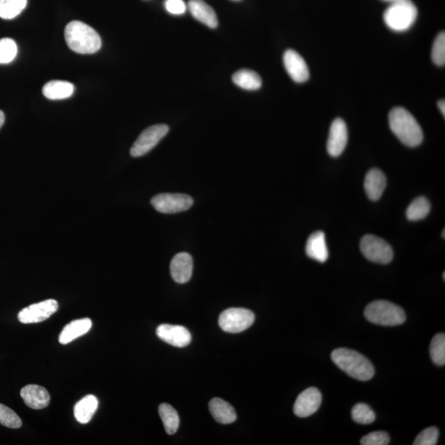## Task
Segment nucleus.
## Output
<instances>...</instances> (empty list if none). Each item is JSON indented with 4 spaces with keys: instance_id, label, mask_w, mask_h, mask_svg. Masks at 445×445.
<instances>
[{
    "instance_id": "nucleus-1",
    "label": "nucleus",
    "mask_w": 445,
    "mask_h": 445,
    "mask_svg": "<svg viewBox=\"0 0 445 445\" xmlns=\"http://www.w3.org/2000/svg\"><path fill=\"white\" fill-rule=\"evenodd\" d=\"M389 127L403 144L417 147L423 141V131L413 114L403 107H395L389 116Z\"/></svg>"
},
{
    "instance_id": "nucleus-2",
    "label": "nucleus",
    "mask_w": 445,
    "mask_h": 445,
    "mask_svg": "<svg viewBox=\"0 0 445 445\" xmlns=\"http://www.w3.org/2000/svg\"><path fill=\"white\" fill-rule=\"evenodd\" d=\"M66 43L73 52L83 55H89L102 47L101 37L98 33L80 21H72L65 30Z\"/></svg>"
},
{
    "instance_id": "nucleus-3",
    "label": "nucleus",
    "mask_w": 445,
    "mask_h": 445,
    "mask_svg": "<svg viewBox=\"0 0 445 445\" xmlns=\"http://www.w3.org/2000/svg\"><path fill=\"white\" fill-rule=\"evenodd\" d=\"M332 360L343 371L357 380H371L376 373L373 365L367 358L351 349H336L332 353Z\"/></svg>"
},
{
    "instance_id": "nucleus-4",
    "label": "nucleus",
    "mask_w": 445,
    "mask_h": 445,
    "mask_svg": "<svg viewBox=\"0 0 445 445\" xmlns=\"http://www.w3.org/2000/svg\"><path fill=\"white\" fill-rule=\"evenodd\" d=\"M417 8L411 0H398L390 3L384 12V23L391 30H409L417 19Z\"/></svg>"
},
{
    "instance_id": "nucleus-5",
    "label": "nucleus",
    "mask_w": 445,
    "mask_h": 445,
    "mask_svg": "<svg viewBox=\"0 0 445 445\" xmlns=\"http://www.w3.org/2000/svg\"><path fill=\"white\" fill-rule=\"evenodd\" d=\"M365 318L377 325L393 327L406 321L404 310L393 303L377 301L370 303L365 310Z\"/></svg>"
},
{
    "instance_id": "nucleus-6",
    "label": "nucleus",
    "mask_w": 445,
    "mask_h": 445,
    "mask_svg": "<svg viewBox=\"0 0 445 445\" xmlns=\"http://www.w3.org/2000/svg\"><path fill=\"white\" fill-rule=\"evenodd\" d=\"M360 250L366 259L378 264H389L393 259V250L390 244L380 237L367 235L360 241Z\"/></svg>"
},
{
    "instance_id": "nucleus-7",
    "label": "nucleus",
    "mask_w": 445,
    "mask_h": 445,
    "mask_svg": "<svg viewBox=\"0 0 445 445\" xmlns=\"http://www.w3.org/2000/svg\"><path fill=\"white\" fill-rule=\"evenodd\" d=\"M255 321L252 311L241 307H231L224 310L219 318V325L224 332L239 334L250 327Z\"/></svg>"
},
{
    "instance_id": "nucleus-8",
    "label": "nucleus",
    "mask_w": 445,
    "mask_h": 445,
    "mask_svg": "<svg viewBox=\"0 0 445 445\" xmlns=\"http://www.w3.org/2000/svg\"><path fill=\"white\" fill-rule=\"evenodd\" d=\"M169 131L167 124H155L141 133L131 149V155L138 158L146 155L151 151L158 144L164 139Z\"/></svg>"
},
{
    "instance_id": "nucleus-9",
    "label": "nucleus",
    "mask_w": 445,
    "mask_h": 445,
    "mask_svg": "<svg viewBox=\"0 0 445 445\" xmlns=\"http://www.w3.org/2000/svg\"><path fill=\"white\" fill-rule=\"evenodd\" d=\"M193 199L185 194L163 193L155 195L151 204L157 211L163 214H175L189 210L193 205Z\"/></svg>"
},
{
    "instance_id": "nucleus-10",
    "label": "nucleus",
    "mask_w": 445,
    "mask_h": 445,
    "mask_svg": "<svg viewBox=\"0 0 445 445\" xmlns=\"http://www.w3.org/2000/svg\"><path fill=\"white\" fill-rule=\"evenodd\" d=\"M58 307L59 306L55 299H47L43 302L33 303L19 312V321L24 324L45 321L52 315L56 313Z\"/></svg>"
},
{
    "instance_id": "nucleus-11",
    "label": "nucleus",
    "mask_w": 445,
    "mask_h": 445,
    "mask_svg": "<svg viewBox=\"0 0 445 445\" xmlns=\"http://www.w3.org/2000/svg\"><path fill=\"white\" fill-rule=\"evenodd\" d=\"M322 394L316 388H309L299 395L294 406V413L299 417H307L314 414L321 406Z\"/></svg>"
},
{
    "instance_id": "nucleus-12",
    "label": "nucleus",
    "mask_w": 445,
    "mask_h": 445,
    "mask_svg": "<svg viewBox=\"0 0 445 445\" xmlns=\"http://www.w3.org/2000/svg\"><path fill=\"white\" fill-rule=\"evenodd\" d=\"M348 142V130L343 119L336 118L332 123L327 149L332 157H338L344 152Z\"/></svg>"
},
{
    "instance_id": "nucleus-13",
    "label": "nucleus",
    "mask_w": 445,
    "mask_h": 445,
    "mask_svg": "<svg viewBox=\"0 0 445 445\" xmlns=\"http://www.w3.org/2000/svg\"><path fill=\"white\" fill-rule=\"evenodd\" d=\"M156 334L164 343L176 347H185L191 343L190 332L185 327L162 324L158 327Z\"/></svg>"
},
{
    "instance_id": "nucleus-14",
    "label": "nucleus",
    "mask_w": 445,
    "mask_h": 445,
    "mask_svg": "<svg viewBox=\"0 0 445 445\" xmlns=\"http://www.w3.org/2000/svg\"><path fill=\"white\" fill-rule=\"evenodd\" d=\"M284 65L287 73L294 82L305 83L310 78V69L303 58L294 50L284 54Z\"/></svg>"
},
{
    "instance_id": "nucleus-15",
    "label": "nucleus",
    "mask_w": 445,
    "mask_h": 445,
    "mask_svg": "<svg viewBox=\"0 0 445 445\" xmlns=\"http://www.w3.org/2000/svg\"><path fill=\"white\" fill-rule=\"evenodd\" d=\"M193 272V257L188 253L180 252L173 257L170 265V272L178 284L188 282Z\"/></svg>"
},
{
    "instance_id": "nucleus-16",
    "label": "nucleus",
    "mask_w": 445,
    "mask_h": 445,
    "mask_svg": "<svg viewBox=\"0 0 445 445\" xmlns=\"http://www.w3.org/2000/svg\"><path fill=\"white\" fill-rule=\"evenodd\" d=\"M21 397L23 399L26 405L32 409H43L49 405L51 397L47 390L43 387L29 384L21 389Z\"/></svg>"
},
{
    "instance_id": "nucleus-17",
    "label": "nucleus",
    "mask_w": 445,
    "mask_h": 445,
    "mask_svg": "<svg viewBox=\"0 0 445 445\" xmlns=\"http://www.w3.org/2000/svg\"><path fill=\"white\" fill-rule=\"evenodd\" d=\"M365 190L371 201L380 199L386 188L385 174L378 169H370L365 179Z\"/></svg>"
},
{
    "instance_id": "nucleus-18",
    "label": "nucleus",
    "mask_w": 445,
    "mask_h": 445,
    "mask_svg": "<svg viewBox=\"0 0 445 445\" xmlns=\"http://www.w3.org/2000/svg\"><path fill=\"white\" fill-rule=\"evenodd\" d=\"M306 253L310 259L321 263H325L329 257V252L323 232H315L310 236L306 243Z\"/></svg>"
},
{
    "instance_id": "nucleus-19",
    "label": "nucleus",
    "mask_w": 445,
    "mask_h": 445,
    "mask_svg": "<svg viewBox=\"0 0 445 445\" xmlns=\"http://www.w3.org/2000/svg\"><path fill=\"white\" fill-rule=\"evenodd\" d=\"M188 8L194 18L210 28L218 27V19L215 10L203 0H191Z\"/></svg>"
},
{
    "instance_id": "nucleus-20",
    "label": "nucleus",
    "mask_w": 445,
    "mask_h": 445,
    "mask_svg": "<svg viewBox=\"0 0 445 445\" xmlns=\"http://www.w3.org/2000/svg\"><path fill=\"white\" fill-rule=\"evenodd\" d=\"M209 409L212 417L216 422L228 425L235 422L237 420L236 411L230 403L221 398H215L209 403Z\"/></svg>"
},
{
    "instance_id": "nucleus-21",
    "label": "nucleus",
    "mask_w": 445,
    "mask_h": 445,
    "mask_svg": "<svg viewBox=\"0 0 445 445\" xmlns=\"http://www.w3.org/2000/svg\"><path fill=\"white\" fill-rule=\"evenodd\" d=\"M91 325V319L86 318L83 319L74 320L69 323L62 330L59 336V342L62 345L69 344L73 342L80 336L88 334Z\"/></svg>"
},
{
    "instance_id": "nucleus-22",
    "label": "nucleus",
    "mask_w": 445,
    "mask_h": 445,
    "mask_svg": "<svg viewBox=\"0 0 445 445\" xmlns=\"http://www.w3.org/2000/svg\"><path fill=\"white\" fill-rule=\"evenodd\" d=\"M98 400L94 395H87L74 406V417L80 424L89 423L98 410Z\"/></svg>"
},
{
    "instance_id": "nucleus-23",
    "label": "nucleus",
    "mask_w": 445,
    "mask_h": 445,
    "mask_svg": "<svg viewBox=\"0 0 445 445\" xmlns=\"http://www.w3.org/2000/svg\"><path fill=\"white\" fill-rule=\"evenodd\" d=\"M74 86L72 83L53 80L47 83L43 87V94L50 100H62L72 97Z\"/></svg>"
},
{
    "instance_id": "nucleus-24",
    "label": "nucleus",
    "mask_w": 445,
    "mask_h": 445,
    "mask_svg": "<svg viewBox=\"0 0 445 445\" xmlns=\"http://www.w3.org/2000/svg\"><path fill=\"white\" fill-rule=\"evenodd\" d=\"M232 80L237 86L245 90H257L263 85L259 74L251 69L239 70L234 74Z\"/></svg>"
},
{
    "instance_id": "nucleus-25",
    "label": "nucleus",
    "mask_w": 445,
    "mask_h": 445,
    "mask_svg": "<svg viewBox=\"0 0 445 445\" xmlns=\"http://www.w3.org/2000/svg\"><path fill=\"white\" fill-rule=\"evenodd\" d=\"M159 413L166 432L169 435L175 434L180 424L177 411L168 403H162L159 407Z\"/></svg>"
},
{
    "instance_id": "nucleus-26",
    "label": "nucleus",
    "mask_w": 445,
    "mask_h": 445,
    "mask_svg": "<svg viewBox=\"0 0 445 445\" xmlns=\"http://www.w3.org/2000/svg\"><path fill=\"white\" fill-rule=\"evenodd\" d=\"M430 210V202L425 197H420L415 199L407 208L406 218L411 221H417L426 218L429 215Z\"/></svg>"
},
{
    "instance_id": "nucleus-27",
    "label": "nucleus",
    "mask_w": 445,
    "mask_h": 445,
    "mask_svg": "<svg viewBox=\"0 0 445 445\" xmlns=\"http://www.w3.org/2000/svg\"><path fill=\"white\" fill-rule=\"evenodd\" d=\"M28 0H0V18L12 19L26 8Z\"/></svg>"
},
{
    "instance_id": "nucleus-28",
    "label": "nucleus",
    "mask_w": 445,
    "mask_h": 445,
    "mask_svg": "<svg viewBox=\"0 0 445 445\" xmlns=\"http://www.w3.org/2000/svg\"><path fill=\"white\" fill-rule=\"evenodd\" d=\"M430 354L432 361L435 365L444 366L445 365V335L439 334L435 335L431 340Z\"/></svg>"
},
{
    "instance_id": "nucleus-29",
    "label": "nucleus",
    "mask_w": 445,
    "mask_h": 445,
    "mask_svg": "<svg viewBox=\"0 0 445 445\" xmlns=\"http://www.w3.org/2000/svg\"><path fill=\"white\" fill-rule=\"evenodd\" d=\"M351 417L354 422L363 425L371 424L376 419V415L365 403H358L351 411Z\"/></svg>"
},
{
    "instance_id": "nucleus-30",
    "label": "nucleus",
    "mask_w": 445,
    "mask_h": 445,
    "mask_svg": "<svg viewBox=\"0 0 445 445\" xmlns=\"http://www.w3.org/2000/svg\"><path fill=\"white\" fill-rule=\"evenodd\" d=\"M18 45L11 39L0 40V64H8L15 59Z\"/></svg>"
},
{
    "instance_id": "nucleus-31",
    "label": "nucleus",
    "mask_w": 445,
    "mask_h": 445,
    "mask_svg": "<svg viewBox=\"0 0 445 445\" xmlns=\"http://www.w3.org/2000/svg\"><path fill=\"white\" fill-rule=\"evenodd\" d=\"M0 424L11 429H19L23 422L14 411L0 403Z\"/></svg>"
},
{
    "instance_id": "nucleus-32",
    "label": "nucleus",
    "mask_w": 445,
    "mask_h": 445,
    "mask_svg": "<svg viewBox=\"0 0 445 445\" xmlns=\"http://www.w3.org/2000/svg\"><path fill=\"white\" fill-rule=\"evenodd\" d=\"M432 61L438 66L445 65V34L440 32L434 41L431 52Z\"/></svg>"
},
{
    "instance_id": "nucleus-33",
    "label": "nucleus",
    "mask_w": 445,
    "mask_h": 445,
    "mask_svg": "<svg viewBox=\"0 0 445 445\" xmlns=\"http://www.w3.org/2000/svg\"><path fill=\"white\" fill-rule=\"evenodd\" d=\"M439 431L436 427H428L417 435L413 443L414 445H435L437 444Z\"/></svg>"
},
{
    "instance_id": "nucleus-34",
    "label": "nucleus",
    "mask_w": 445,
    "mask_h": 445,
    "mask_svg": "<svg viewBox=\"0 0 445 445\" xmlns=\"http://www.w3.org/2000/svg\"><path fill=\"white\" fill-rule=\"evenodd\" d=\"M390 442L389 435L385 431H374L364 436L360 440L362 445H387Z\"/></svg>"
},
{
    "instance_id": "nucleus-35",
    "label": "nucleus",
    "mask_w": 445,
    "mask_h": 445,
    "mask_svg": "<svg viewBox=\"0 0 445 445\" xmlns=\"http://www.w3.org/2000/svg\"><path fill=\"white\" fill-rule=\"evenodd\" d=\"M166 10L173 15H182L186 11V6L183 0H166Z\"/></svg>"
},
{
    "instance_id": "nucleus-36",
    "label": "nucleus",
    "mask_w": 445,
    "mask_h": 445,
    "mask_svg": "<svg viewBox=\"0 0 445 445\" xmlns=\"http://www.w3.org/2000/svg\"><path fill=\"white\" fill-rule=\"evenodd\" d=\"M438 107H439V111H442V113L444 116V115H445V102H444V100H440V101L438 102Z\"/></svg>"
},
{
    "instance_id": "nucleus-37",
    "label": "nucleus",
    "mask_w": 445,
    "mask_h": 445,
    "mask_svg": "<svg viewBox=\"0 0 445 445\" xmlns=\"http://www.w3.org/2000/svg\"><path fill=\"white\" fill-rule=\"evenodd\" d=\"M4 120H6V116H4L3 112L0 111V128L3 127Z\"/></svg>"
},
{
    "instance_id": "nucleus-38",
    "label": "nucleus",
    "mask_w": 445,
    "mask_h": 445,
    "mask_svg": "<svg viewBox=\"0 0 445 445\" xmlns=\"http://www.w3.org/2000/svg\"><path fill=\"white\" fill-rule=\"evenodd\" d=\"M384 1L389 2L390 3L398 1V0H384Z\"/></svg>"
},
{
    "instance_id": "nucleus-39",
    "label": "nucleus",
    "mask_w": 445,
    "mask_h": 445,
    "mask_svg": "<svg viewBox=\"0 0 445 445\" xmlns=\"http://www.w3.org/2000/svg\"><path fill=\"white\" fill-rule=\"evenodd\" d=\"M443 279H444V281L445 280V273L444 272L443 273Z\"/></svg>"
},
{
    "instance_id": "nucleus-40",
    "label": "nucleus",
    "mask_w": 445,
    "mask_h": 445,
    "mask_svg": "<svg viewBox=\"0 0 445 445\" xmlns=\"http://www.w3.org/2000/svg\"><path fill=\"white\" fill-rule=\"evenodd\" d=\"M444 232H445V230H443V238H444Z\"/></svg>"
},
{
    "instance_id": "nucleus-41",
    "label": "nucleus",
    "mask_w": 445,
    "mask_h": 445,
    "mask_svg": "<svg viewBox=\"0 0 445 445\" xmlns=\"http://www.w3.org/2000/svg\"><path fill=\"white\" fill-rule=\"evenodd\" d=\"M236 1H238V0H236Z\"/></svg>"
}]
</instances>
